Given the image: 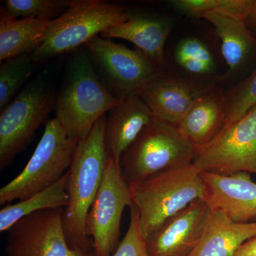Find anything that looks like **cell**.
Instances as JSON below:
<instances>
[{"label": "cell", "mask_w": 256, "mask_h": 256, "mask_svg": "<svg viewBox=\"0 0 256 256\" xmlns=\"http://www.w3.org/2000/svg\"><path fill=\"white\" fill-rule=\"evenodd\" d=\"M172 28L166 18L130 12L128 20L102 32L101 36L131 42L160 68L164 63L165 44Z\"/></svg>", "instance_id": "e0dca14e"}, {"label": "cell", "mask_w": 256, "mask_h": 256, "mask_svg": "<svg viewBox=\"0 0 256 256\" xmlns=\"http://www.w3.org/2000/svg\"><path fill=\"white\" fill-rule=\"evenodd\" d=\"M208 214L206 202L198 200L160 224L144 238L149 256H190L201 238Z\"/></svg>", "instance_id": "7c38bea8"}, {"label": "cell", "mask_w": 256, "mask_h": 256, "mask_svg": "<svg viewBox=\"0 0 256 256\" xmlns=\"http://www.w3.org/2000/svg\"><path fill=\"white\" fill-rule=\"evenodd\" d=\"M86 46L120 100L136 94L144 82L160 72L159 68L142 52L130 50L110 38L97 36Z\"/></svg>", "instance_id": "8fae6325"}, {"label": "cell", "mask_w": 256, "mask_h": 256, "mask_svg": "<svg viewBox=\"0 0 256 256\" xmlns=\"http://www.w3.org/2000/svg\"><path fill=\"white\" fill-rule=\"evenodd\" d=\"M256 236V222L236 223L220 210H210L201 238L190 256H233Z\"/></svg>", "instance_id": "ac0fdd59"}, {"label": "cell", "mask_w": 256, "mask_h": 256, "mask_svg": "<svg viewBox=\"0 0 256 256\" xmlns=\"http://www.w3.org/2000/svg\"><path fill=\"white\" fill-rule=\"evenodd\" d=\"M196 148L174 124L154 118L120 158L128 186L158 173L193 164Z\"/></svg>", "instance_id": "277c9868"}, {"label": "cell", "mask_w": 256, "mask_h": 256, "mask_svg": "<svg viewBox=\"0 0 256 256\" xmlns=\"http://www.w3.org/2000/svg\"><path fill=\"white\" fill-rule=\"evenodd\" d=\"M204 201L210 210L223 212L236 223L256 222V182L252 174H229L202 172Z\"/></svg>", "instance_id": "4fadbf2b"}, {"label": "cell", "mask_w": 256, "mask_h": 256, "mask_svg": "<svg viewBox=\"0 0 256 256\" xmlns=\"http://www.w3.org/2000/svg\"><path fill=\"white\" fill-rule=\"evenodd\" d=\"M79 142L68 137L58 120L50 119L22 172L0 190V205L26 200L56 183L70 169Z\"/></svg>", "instance_id": "8992f818"}, {"label": "cell", "mask_w": 256, "mask_h": 256, "mask_svg": "<svg viewBox=\"0 0 256 256\" xmlns=\"http://www.w3.org/2000/svg\"><path fill=\"white\" fill-rule=\"evenodd\" d=\"M106 116L95 124L86 139L79 142L68 170L69 200L64 208L63 224L69 246L76 250L94 252L86 234V218L100 188L107 164L105 148Z\"/></svg>", "instance_id": "6da1fadb"}, {"label": "cell", "mask_w": 256, "mask_h": 256, "mask_svg": "<svg viewBox=\"0 0 256 256\" xmlns=\"http://www.w3.org/2000/svg\"><path fill=\"white\" fill-rule=\"evenodd\" d=\"M233 256H256V236L244 242Z\"/></svg>", "instance_id": "83f0119b"}, {"label": "cell", "mask_w": 256, "mask_h": 256, "mask_svg": "<svg viewBox=\"0 0 256 256\" xmlns=\"http://www.w3.org/2000/svg\"><path fill=\"white\" fill-rule=\"evenodd\" d=\"M226 94L218 88H204L194 101L176 128L196 149L206 146L225 126Z\"/></svg>", "instance_id": "2e32d148"}, {"label": "cell", "mask_w": 256, "mask_h": 256, "mask_svg": "<svg viewBox=\"0 0 256 256\" xmlns=\"http://www.w3.org/2000/svg\"><path fill=\"white\" fill-rule=\"evenodd\" d=\"M204 89L196 88L186 80L158 72L136 94L150 108L154 117L176 126Z\"/></svg>", "instance_id": "5bb4252c"}, {"label": "cell", "mask_w": 256, "mask_h": 256, "mask_svg": "<svg viewBox=\"0 0 256 256\" xmlns=\"http://www.w3.org/2000/svg\"><path fill=\"white\" fill-rule=\"evenodd\" d=\"M129 188L144 238L194 202L204 200L202 172L194 163L158 173Z\"/></svg>", "instance_id": "3957f363"}, {"label": "cell", "mask_w": 256, "mask_h": 256, "mask_svg": "<svg viewBox=\"0 0 256 256\" xmlns=\"http://www.w3.org/2000/svg\"><path fill=\"white\" fill-rule=\"evenodd\" d=\"M63 213V208L40 210L16 222L8 230L6 256H94L69 246Z\"/></svg>", "instance_id": "30bf717a"}, {"label": "cell", "mask_w": 256, "mask_h": 256, "mask_svg": "<svg viewBox=\"0 0 256 256\" xmlns=\"http://www.w3.org/2000/svg\"><path fill=\"white\" fill-rule=\"evenodd\" d=\"M194 164L204 172L256 174V106L224 127L212 142L196 149Z\"/></svg>", "instance_id": "9c48e42d"}, {"label": "cell", "mask_w": 256, "mask_h": 256, "mask_svg": "<svg viewBox=\"0 0 256 256\" xmlns=\"http://www.w3.org/2000/svg\"><path fill=\"white\" fill-rule=\"evenodd\" d=\"M130 210L129 227L118 247L111 256H149L140 225L138 210L133 205Z\"/></svg>", "instance_id": "4316f807"}, {"label": "cell", "mask_w": 256, "mask_h": 256, "mask_svg": "<svg viewBox=\"0 0 256 256\" xmlns=\"http://www.w3.org/2000/svg\"><path fill=\"white\" fill-rule=\"evenodd\" d=\"M32 54H24L5 60L0 65V111L9 105L16 92L33 73Z\"/></svg>", "instance_id": "7402d4cb"}, {"label": "cell", "mask_w": 256, "mask_h": 256, "mask_svg": "<svg viewBox=\"0 0 256 256\" xmlns=\"http://www.w3.org/2000/svg\"><path fill=\"white\" fill-rule=\"evenodd\" d=\"M52 21L13 18L0 10L1 62L18 56L32 54L44 42Z\"/></svg>", "instance_id": "d6986e66"}, {"label": "cell", "mask_w": 256, "mask_h": 256, "mask_svg": "<svg viewBox=\"0 0 256 256\" xmlns=\"http://www.w3.org/2000/svg\"><path fill=\"white\" fill-rule=\"evenodd\" d=\"M120 102L101 82L87 54L74 52L55 108L56 118L68 137L79 142L86 139L96 122Z\"/></svg>", "instance_id": "7a4b0ae2"}, {"label": "cell", "mask_w": 256, "mask_h": 256, "mask_svg": "<svg viewBox=\"0 0 256 256\" xmlns=\"http://www.w3.org/2000/svg\"><path fill=\"white\" fill-rule=\"evenodd\" d=\"M70 3L67 0H6L1 10L13 18L52 21L64 14Z\"/></svg>", "instance_id": "603a6c76"}, {"label": "cell", "mask_w": 256, "mask_h": 256, "mask_svg": "<svg viewBox=\"0 0 256 256\" xmlns=\"http://www.w3.org/2000/svg\"><path fill=\"white\" fill-rule=\"evenodd\" d=\"M256 106V69L226 95L225 126L233 124Z\"/></svg>", "instance_id": "484cf974"}, {"label": "cell", "mask_w": 256, "mask_h": 256, "mask_svg": "<svg viewBox=\"0 0 256 256\" xmlns=\"http://www.w3.org/2000/svg\"><path fill=\"white\" fill-rule=\"evenodd\" d=\"M56 96L45 77L38 76L0 112V171L33 141L55 111Z\"/></svg>", "instance_id": "52a82bcc"}, {"label": "cell", "mask_w": 256, "mask_h": 256, "mask_svg": "<svg viewBox=\"0 0 256 256\" xmlns=\"http://www.w3.org/2000/svg\"><path fill=\"white\" fill-rule=\"evenodd\" d=\"M154 118L150 108L137 94L120 100L106 116L104 138L108 156L120 164L126 150Z\"/></svg>", "instance_id": "9a60e30c"}, {"label": "cell", "mask_w": 256, "mask_h": 256, "mask_svg": "<svg viewBox=\"0 0 256 256\" xmlns=\"http://www.w3.org/2000/svg\"><path fill=\"white\" fill-rule=\"evenodd\" d=\"M252 0H172L170 4L180 12L202 18L210 12L232 15L245 20Z\"/></svg>", "instance_id": "cb8c5ba5"}, {"label": "cell", "mask_w": 256, "mask_h": 256, "mask_svg": "<svg viewBox=\"0 0 256 256\" xmlns=\"http://www.w3.org/2000/svg\"><path fill=\"white\" fill-rule=\"evenodd\" d=\"M174 56L180 66L190 74L206 75L214 68V60L210 48L194 37L182 40L175 50Z\"/></svg>", "instance_id": "d4e9b609"}, {"label": "cell", "mask_w": 256, "mask_h": 256, "mask_svg": "<svg viewBox=\"0 0 256 256\" xmlns=\"http://www.w3.org/2000/svg\"><path fill=\"white\" fill-rule=\"evenodd\" d=\"M213 25L222 41V54L230 70L240 68L255 46V40L245 20L232 15L210 12L204 14Z\"/></svg>", "instance_id": "ffe728a7"}, {"label": "cell", "mask_w": 256, "mask_h": 256, "mask_svg": "<svg viewBox=\"0 0 256 256\" xmlns=\"http://www.w3.org/2000/svg\"><path fill=\"white\" fill-rule=\"evenodd\" d=\"M124 6L100 0H72L67 11L53 20L46 38L33 54L35 64L74 52L106 30L128 20Z\"/></svg>", "instance_id": "5b68a950"}, {"label": "cell", "mask_w": 256, "mask_h": 256, "mask_svg": "<svg viewBox=\"0 0 256 256\" xmlns=\"http://www.w3.org/2000/svg\"><path fill=\"white\" fill-rule=\"evenodd\" d=\"M246 25L250 26L256 32V0H252V6L245 20Z\"/></svg>", "instance_id": "f1b7e54d"}, {"label": "cell", "mask_w": 256, "mask_h": 256, "mask_svg": "<svg viewBox=\"0 0 256 256\" xmlns=\"http://www.w3.org/2000/svg\"><path fill=\"white\" fill-rule=\"evenodd\" d=\"M133 205L129 186L118 163L108 158L105 172L86 218V234L92 237L94 256H111L118 247L122 214Z\"/></svg>", "instance_id": "ba28073f"}, {"label": "cell", "mask_w": 256, "mask_h": 256, "mask_svg": "<svg viewBox=\"0 0 256 256\" xmlns=\"http://www.w3.org/2000/svg\"><path fill=\"white\" fill-rule=\"evenodd\" d=\"M68 171L52 186L18 203L0 210V232H8L16 222L32 214L50 208H65L68 204Z\"/></svg>", "instance_id": "44dd1931"}]
</instances>
